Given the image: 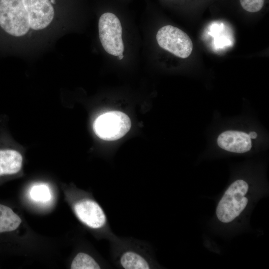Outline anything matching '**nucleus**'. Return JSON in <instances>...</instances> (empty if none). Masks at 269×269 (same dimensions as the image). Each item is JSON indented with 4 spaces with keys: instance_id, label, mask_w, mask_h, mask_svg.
<instances>
[{
    "instance_id": "f257e3e1",
    "label": "nucleus",
    "mask_w": 269,
    "mask_h": 269,
    "mask_svg": "<svg viewBox=\"0 0 269 269\" xmlns=\"http://www.w3.org/2000/svg\"><path fill=\"white\" fill-rule=\"evenodd\" d=\"M58 0H0V43L23 56L37 55L66 31Z\"/></svg>"
},
{
    "instance_id": "f03ea898",
    "label": "nucleus",
    "mask_w": 269,
    "mask_h": 269,
    "mask_svg": "<svg viewBox=\"0 0 269 269\" xmlns=\"http://www.w3.org/2000/svg\"><path fill=\"white\" fill-rule=\"evenodd\" d=\"M249 191L247 182L238 179L233 182L224 192L216 209L218 220L229 223L238 218L248 203L246 196Z\"/></svg>"
},
{
    "instance_id": "7ed1b4c3",
    "label": "nucleus",
    "mask_w": 269,
    "mask_h": 269,
    "mask_svg": "<svg viewBox=\"0 0 269 269\" xmlns=\"http://www.w3.org/2000/svg\"><path fill=\"white\" fill-rule=\"evenodd\" d=\"M99 37L104 50L109 54L118 56L124 51L122 27L119 18L114 13L102 14L98 22Z\"/></svg>"
},
{
    "instance_id": "20e7f679",
    "label": "nucleus",
    "mask_w": 269,
    "mask_h": 269,
    "mask_svg": "<svg viewBox=\"0 0 269 269\" xmlns=\"http://www.w3.org/2000/svg\"><path fill=\"white\" fill-rule=\"evenodd\" d=\"M131 122L126 114L120 111H111L99 116L95 120L93 129L100 138L108 141L118 139L130 130Z\"/></svg>"
},
{
    "instance_id": "39448f33",
    "label": "nucleus",
    "mask_w": 269,
    "mask_h": 269,
    "mask_svg": "<svg viewBox=\"0 0 269 269\" xmlns=\"http://www.w3.org/2000/svg\"><path fill=\"white\" fill-rule=\"evenodd\" d=\"M156 39L160 47L179 58H186L192 51L193 43L189 36L172 25L161 27L156 33Z\"/></svg>"
},
{
    "instance_id": "423d86ee",
    "label": "nucleus",
    "mask_w": 269,
    "mask_h": 269,
    "mask_svg": "<svg viewBox=\"0 0 269 269\" xmlns=\"http://www.w3.org/2000/svg\"><path fill=\"white\" fill-rule=\"evenodd\" d=\"M74 211L79 219L83 223L94 229L104 226L106 215L100 205L91 200H81L75 204Z\"/></svg>"
},
{
    "instance_id": "0eeeda50",
    "label": "nucleus",
    "mask_w": 269,
    "mask_h": 269,
    "mask_svg": "<svg viewBox=\"0 0 269 269\" xmlns=\"http://www.w3.org/2000/svg\"><path fill=\"white\" fill-rule=\"evenodd\" d=\"M217 143L223 149L238 153L247 152L252 147L249 134L240 131H227L223 132L219 135Z\"/></svg>"
},
{
    "instance_id": "6e6552de",
    "label": "nucleus",
    "mask_w": 269,
    "mask_h": 269,
    "mask_svg": "<svg viewBox=\"0 0 269 269\" xmlns=\"http://www.w3.org/2000/svg\"><path fill=\"white\" fill-rule=\"evenodd\" d=\"M21 153L14 149H0V176L17 173L22 164Z\"/></svg>"
},
{
    "instance_id": "1a4fd4ad",
    "label": "nucleus",
    "mask_w": 269,
    "mask_h": 269,
    "mask_svg": "<svg viewBox=\"0 0 269 269\" xmlns=\"http://www.w3.org/2000/svg\"><path fill=\"white\" fill-rule=\"evenodd\" d=\"M21 221L11 208L0 204V233L16 230Z\"/></svg>"
},
{
    "instance_id": "9d476101",
    "label": "nucleus",
    "mask_w": 269,
    "mask_h": 269,
    "mask_svg": "<svg viewBox=\"0 0 269 269\" xmlns=\"http://www.w3.org/2000/svg\"><path fill=\"white\" fill-rule=\"evenodd\" d=\"M122 266L126 269H148L147 262L139 254L131 251L124 253L120 259Z\"/></svg>"
},
{
    "instance_id": "9b49d317",
    "label": "nucleus",
    "mask_w": 269,
    "mask_h": 269,
    "mask_svg": "<svg viewBox=\"0 0 269 269\" xmlns=\"http://www.w3.org/2000/svg\"><path fill=\"white\" fill-rule=\"evenodd\" d=\"M71 269H99L100 267L97 262L90 255L79 253L73 259Z\"/></svg>"
},
{
    "instance_id": "f8f14e48",
    "label": "nucleus",
    "mask_w": 269,
    "mask_h": 269,
    "mask_svg": "<svg viewBox=\"0 0 269 269\" xmlns=\"http://www.w3.org/2000/svg\"><path fill=\"white\" fill-rule=\"evenodd\" d=\"M30 197L36 201L46 202L51 199L49 187L44 184H36L32 186L30 191Z\"/></svg>"
},
{
    "instance_id": "ddd939ff",
    "label": "nucleus",
    "mask_w": 269,
    "mask_h": 269,
    "mask_svg": "<svg viewBox=\"0 0 269 269\" xmlns=\"http://www.w3.org/2000/svg\"><path fill=\"white\" fill-rule=\"evenodd\" d=\"M265 0H240L242 7L247 11L256 12L263 7Z\"/></svg>"
},
{
    "instance_id": "4468645a",
    "label": "nucleus",
    "mask_w": 269,
    "mask_h": 269,
    "mask_svg": "<svg viewBox=\"0 0 269 269\" xmlns=\"http://www.w3.org/2000/svg\"><path fill=\"white\" fill-rule=\"evenodd\" d=\"M250 138H256L257 137V134L255 132H251L248 134Z\"/></svg>"
},
{
    "instance_id": "2eb2a0df",
    "label": "nucleus",
    "mask_w": 269,
    "mask_h": 269,
    "mask_svg": "<svg viewBox=\"0 0 269 269\" xmlns=\"http://www.w3.org/2000/svg\"><path fill=\"white\" fill-rule=\"evenodd\" d=\"M123 57H124V55L123 54L120 55L118 56V59L119 60H122L123 58Z\"/></svg>"
}]
</instances>
